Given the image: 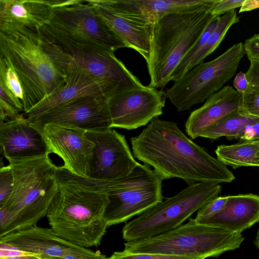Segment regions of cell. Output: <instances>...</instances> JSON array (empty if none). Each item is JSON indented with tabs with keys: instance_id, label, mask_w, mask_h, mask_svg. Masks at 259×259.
I'll return each instance as SVG.
<instances>
[{
	"instance_id": "7",
	"label": "cell",
	"mask_w": 259,
	"mask_h": 259,
	"mask_svg": "<svg viewBox=\"0 0 259 259\" xmlns=\"http://www.w3.org/2000/svg\"><path fill=\"white\" fill-rule=\"evenodd\" d=\"M243 240L241 233L200 224L190 218L187 223L169 232L126 241L123 250L130 253L163 254L205 259L235 250Z\"/></svg>"
},
{
	"instance_id": "2",
	"label": "cell",
	"mask_w": 259,
	"mask_h": 259,
	"mask_svg": "<svg viewBox=\"0 0 259 259\" xmlns=\"http://www.w3.org/2000/svg\"><path fill=\"white\" fill-rule=\"evenodd\" d=\"M0 56L13 67L24 92L25 114L67 82L73 58L38 30L0 32Z\"/></svg>"
},
{
	"instance_id": "9",
	"label": "cell",
	"mask_w": 259,
	"mask_h": 259,
	"mask_svg": "<svg viewBox=\"0 0 259 259\" xmlns=\"http://www.w3.org/2000/svg\"><path fill=\"white\" fill-rule=\"evenodd\" d=\"M100 181L108 200L104 213L108 227L125 222L163 200L162 180L145 163H139L125 177Z\"/></svg>"
},
{
	"instance_id": "6",
	"label": "cell",
	"mask_w": 259,
	"mask_h": 259,
	"mask_svg": "<svg viewBox=\"0 0 259 259\" xmlns=\"http://www.w3.org/2000/svg\"><path fill=\"white\" fill-rule=\"evenodd\" d=\"M38 30L68 54L74 51L114 53L127 48L87 0L55 1L49 20Z\"/></svg>"
},
{
	"instance_id": "16",
	"label": "cell",
	"mask_w": 259,
	"mask_h": 259,
	"mask_svg": "<svg viewBox=\"0 0 259 259\" xmlns=\"http://www.w3.org/2000/svg\"><path fill=\"white\" fill-rule=\"evenodd\" d=\"M98 81L76 64L73 59L66 84L26 113L27 118L36 117L57 106L87 96L108 97L120 90Z\"/></svg>"
},
{
	"instance_id": "32",
	"label": "cell",
	"mask_w": 259,
	"mask_h": 259,
	"mask_svg": "<svg viewBox=\"0 0 259 259\" xmlns=\"http://www.w3.org/2000/svg\"><path fill=\"white\" fill-rule=\"evenodd\" d=\"M227 201L228 196H218L198 210L195 220L199 222L219 212L225 207Z\"/></svg>"
},
{
	"instance_id": "11",
	"label": "cell",
	"mask_w": 259,
	"mask_h": 259,
	"mask_svg": "<svg viewBox=\"0 0 259 259\" xmlns=\"http://www.w3.org/2000/svg\"><path fill=\"white\" fill-rule=\"evenodd\" d=\"M166 98V92L149 85L114 92L107 100L112 128L145 125L162 114Z\"/></svg>"
},
{
	"instance_id": "19",
	"label": "cell",
	"mask_w": 259,
	"mask_h": 259,
	"mask_svg": "<svg viewBox=\"0 0 259 259\" xmlns=\"http://www.w3.org/2000/svg\"><path fill=\"white\" fill-rule=\"evenodd\" d=\"M109 29L126 46L148 59L153 23L133 19L118 12L106 0H87Z\"/></svg>"
},
{
	"instance_id": "26",
	"label": "cell",
	"mask_w": 259,
	"mask_h": 259,
	"mask_svg": "<svg viewBox=\"0 0 259 259\" xmlns=\"http://www.w3.org/2000/svg\"><path fill=\"white\" fill-rule=\"evenodd\" d=\"M258 150L257 141H241L231 145L219 146L215 152L217 158L225 165L237 168L242 166H254L255 158Z\"/></svg>"
},
{
	"instance_id": "1",
	"label": "cell",
	"mask_w": 259,
	"mask_h": 259,
	"mask_svg": "<svg viewBox=\"0 0 259 259\" xmlns=\"http://www.w3.org/2000/svg\"><path fill=\"white\" fill-rule=\"evenodd\" d=\"M131 142L134 156L152 166L162 181L178 178L190 185L235 179L226 165L189 139L174 122L156 117Z\"/></svg>"
},
{
	"instance_id": "27",
	"label": "cell",
	"mask_w": 259,
	"mask_h": 259,
	"mask_svg": "<svg viewBox=\"0 0 259 259\" xmlns=\"http://www.w3.org/2000/svg\"><path fill=\"white\" fill-rule=\"evenodd\" d=\"M0 81L23 105L24 92L21 82L11 64L2 56H0Z\"/></svg>"
},
{
	"instance_id": "13",
	"label": "cell",
	"mask_w": 259,
	"mask_h": 259,
	"mask_svg": "<svg viewBox=\"0 0 259 259\" xmlns=\"http://www.w3.org/2000/svg\"><path fill=\"white\" fill-rule=\"evenodd\" d=\"M108 97H83L27 119L32 124L53 123L72 126L87 132L104 131L112 128Z\"/></svg>"
},
{
	"instance_id": "17",
	"label": "cell",
	"mask_w": 259,
	"mask_h": 259,
	"mask_svg": "<svg viewBox=\"0 0 259 259\" xmlns=\"http://www.w3.org/2000/svg\"><path fill=\"white\" fill-rule=\"evenodd\" d=\"M0 145L1 151L7 160L27 159L48 154L41 134L22 115L0 123Z\"/></svg>"
},
{
	"instance_id": "30",
	"label": "cell",
	"mask_w": 259,
	"mask_h": 259,
	"mask_svg": "<svg viewBox=\"0 0 259 259\" xmlns=\"http://www.w3.org/2000/svg\"><path fill=\"white\" fill-rule=\"evenodd\" d=\"M14 178L12 169L9 164L0 168V206L10 199L13 190Z\"/></svg>"
},
{
	"instance_id": "44",
	"label": "cell",
	"mask_w": 259,
	"mask_h": 259,
	"mask_svg": "<svg viewBox=\"0 0 259 259\" xmlns=\"http://www.w3.org/2000/svg\"><path fill=\"white\" fill-rule=\"evenodd\" d=\"M104 259H111L110 257H106Z\"/></svg>"
},
{
	"instance_id": "21",
	"label": "cell",
	"mask_w": 259,
	"mask_h": 259,
	"mask_svg": "<svg viewBox=\"0 0 259 259\" xmlns=\"http://www.w3.org/2000/svg\"><path fill=\"white\" fill-rule=\"evenodd\" d=\"M213 0H106L113 9L134 20L153 23L171 13L198 10Z\"/></svg>"
},
{
	"instance_id": "25",
	"label": "cell",
	"mask_w": 259,
	"mask_h": 259,
	"mask_svg": "<svg viewBox=\"0 0 259 259\" xmlns=\"http://www.w3.org/2000/svg\"><path fill=\"white\" fill-rule=\"evenodd\" d=\"M239 22V17L237 16L235 10L227 12L222 16H219L217 26L208 40L181 70L177 80L195 66L203 63L205 58L218 48L231 27Z\"/></svg>"
},
{
	"instance_id": "40",
	"label": "cell",
	"mask_w": 259,
	"mask_h": 259,
	"mask_svg": "<svg viewBox=\"0 0 259 259\" xmlns=\"http://www.w3.org/2000/svg\"><path fill=\"white\" fill-rule=\"evenodd\" d=\"M41 259H85L79 256L73 255H67L62 256H51Z\"/></svg>"
},
{
	"instance_id": "15",
	"label": "cell",
	"mask_w": 259,
	"mask_h": 259,
	"mask_svg": "<svg viewBox=\"0 0 259 259\" xmlns=\"http://www.w3.org/2000/svg\"><path fill=\"white\" fill-rule=\"evenodd\" d=\"M0 243L35 254L41 259L67 255L85 259H104L107 257L99 250L94 252L61 238L51 228L39 227L36 225L0 237Z\"/></svg>"
},
{
	"instance_id": "10",
	"label": "cell",
	"mask_w": 259,
	"mask_h": 259,
	"mask_svg": "<svg viewBox=\"0 0 259 259\" xmlns=\"http://www.w3.org/2000/svg\"><path fill=\"white\" fill-rule=\"evenodd\" d=\"M245 54L242 42L233 45L215 59L195 66L175 81L166 90V97L180 112L202 103L234 76Z\"/></svg>"
},
{
	"instance_id": "18",
	"label": "cell",
	"mask_w": 259,
	"mask_h": 259,
	"mask_svg": "<svg viewBox=\"0 0 259 259\" xmlns=\"http://www.w3.org/2000/svg\"><path fill=\"white\" fill-rule=\"evenodd\" d=\"M73 61L95 79L119 89L143 87L140 80L114 55L107 51H74Z\"/></svg>"
},
{
	"instance_id": "29",
	"label": "cell",
	"mask_w": 259,
	"mask_h": 259,
	"mask_svg": "<svg viewBox=\"0 0 259 259\" xmlns=\"http://www.w3.org/2000/svg\"><path fill=\"white\" fill-rule=\"evenodd\" d=\"M239 111L244 114L259 118V91L248 87L242 93Z\"/></svg>"
},
{
	"instance_id": "12",
	"label": "cell",
	"mask_w": 259,
	"mask_h": 259,
	"mask_svg": "<svg viewBox=\"0 0 259 259\" xmlns=\"http://www.w3.org/2000/svg\"><path fill=\"white\" fill-rule=\"evenodd\" d=\"M30 124L41 134L49 154L59 156L63 166L72 173L90 177L94 144L87 137V131L70 125Z\"/></svg>"
},
{
	"instance_id": "35",
	"label": "cell",
	"mask_w": 259,
	"mask_h": 259,
	"mask_svg": "<svg viewBox=\"0 0 259 259\" xmlns=\"http://www.w3.org/2000/svg\"><path fill=\"white\" fill-rule=\"evenodd\" d=\"M250 61V66L245 73L248 87L259 91V60L252 59Z\"/></svg>"
},
{
	"instance_id": "24",
	"label": "cell",
	"mask_w": 259,
	"mask_h": 259,
	"mask_svg": "<svg viewBox=\"0 0 259 259\" xmlns=\"http://www.w3.org/2000/svg\"><path fill=\"white\" fill-rule=\"evenodd\" d=\"M259 121V118L241 113H232L203 130L199 137L217 139L225 137L228 139L242 137L247 126Z\"/></svg>"
},
{
	"instance_id": "5",
	"label": "cell",
	"mask_w": 259,
	"mask_h": 259,
	"mask_svg": "<svg viewBox=\"0 0 259 259\" xmlns=\"http://www.w3.org/2000/svg\"><path fill=\"white\" fill-rule=\"evenodd\" d=\"M216 1L194 11L166 15L153 23L146 61L149 87L163 89L170 81L179 63L218 17L210 12Z\"/></svg>"
},
{
	"instance_id": "33",
	"label": "cell",
	"mask_w": 259,
	"mask_h": 259,
	"mask_svg": "<svg viewBox=\"0 0 259 259\" xmlns=\"http://www.w3.org/2000/svg\"><path fill=\"white\" fill-rule=\"evenodd\" d=\"M244 0H217L211 9V13L220 16L228 12L241 7Z\"/></svg>"
},
{
	"instance_id": "20",
	"label": "cell",
	"mask_w": 259,
	"mask_h": 259,
	"mask_svg": "<svg viewBox=\"0 0 259 259\" xmlns=\"http://www.w3.org/2000/svg\"><path fill=\"white\" fill-rule=\"evenodd\" d=\"M55 1L0 0V32L38 30L49 19Z\"/></svg>"
},
{
	"instance_id": "22",
	"label": "cell",
	"mask_w": 259,
	"mask_h": 259,
	"mask_svg": "<svg viewBox=\"0 0 259 259\" xmlns=\"http://www.w3.org/2000/svg\"><path fill=\"white\" fill-rule=\"evenodd\" d=\"M242 94L226 85L210 96L205 103L192 111L185 123L187 134L192 139L200 133L226 116L239 111Z\"/></svg>"
},
{
	"instance_id": "14",
	"label": "cell",
	"mask_w": 259,
	"mask_h": 259,
	"mask_svg": "<svg viewBox=\"0 0 259 259\" xmlns=\"http://www.w3.org/2000/svg\"><path fill=\"white\" fill-rule=\"evenodd\" d=\"M94 144V152L90 177L110 181L128 175L139 163L134 159L125 136L109 128L99 132H87Z\"/></svg>"
},
{
	"instance_id": "38",
	"label": "cell",
	"mask_w": 259,
	"mask_h": 259,
	"mask_svg": "<svg viewBox=\"0 0 259 259\" xmlns=\"http://www.w3.org/2000/svg\"><path fill=\"white\" fill-rule=\"evenodd\" d=\"M233 85L237 91L241 94L244 93L248 85L245 73L240 71L234 80Z\"/></svg>"
},
{
	"instance_id": "3",
	"label": "cell",
	"mask_w": 259,
	"mask_h": 259,
	"mask_svg": "<svg viewBox=\"0 0 259 259\" xmlns=\"http://www.w3.org/2000/svg\"><path fill=\"white\" fill-rule=\"evenodd\" d=\"M58 187L47 217L54 233L79 246H98L108 227L104 213L108 200L100 181L57 166Z\"/></svg>"
},
{
	"instance_id": "28",
	"label": "cell",
	"mask_w": 259,
	"mask_h": 259,
	"mask_svg": "<svg viewBox=\"0 0 259 259\" xmlns=\"http://www.w3.org/2000/svg\"><path fill=\"white\" fill-rule=\"evenodd\" d=\"M216 17L207 26L201 37L197 41L194 46L189 51L182 59L175 69L172 72L170 76V81L177 80V77L183 69V68L188 63V62L194 57V56L200 51L208 40L211 34L215 28L218 21V17Z\"/></svg>"
},
{
	"instance_id": "31",
	"label": "cell",
	"mask_w": 259,
	"mask_h": 259,
	"mask_svg": "<svg viewBox=\"0 0 259 259\" xmlns=\"http://www.w3.org/2000/svg\"><path fill=\"white\" fill-rule=\"evenodd\" d=\"M111 259H200L192 256H179L163 254L130 253L123 250L114 252Z\"/></svg>"
},
{
	"instance_id": "41",
	"label": "cell",
	"mask_w": 259,
	"mask_h": 259,
	"mask_svg": "<svg viewBox=\"0 0 259 259\" xmlns=\"http://www.w3.org/2000/svg\"><path fill=\"white\" fill-rule=\"evenodd\" d=\"M255 141H257L259 142V139L257 140H255ZM254 166H259V150L256 155L255 161H254Z\"/></svg>"
},
{
	"instance_id": "34",
	"label": "cell",
	"mask_w": 259,
	"mask_h": 259,
	"mask_svg": "<svg viewBox=\"0 0 259 259\" xmlns=\"http://www.w3.org/2000/svg\"><path fill=\"white\" fill-rule=\"evenodd\" d=\"M32 255H35L22 251L8 244L0 243L1 259H25Z\"/></svg>"
},
{
	"instance_id": "8",
	"label": "cell",
	"mask_w": 259,
	"mask_h": 259,
	"mask_svg": "<svg viewBox=\"0 0 259 259\" xmlns=\"http://www.w3.org/2000/svg\"><path fill=\"white\" fill-rule=\"evenodd\" d=\"M219 184L198 183L139 214L123 227L122 237L130 241L153 237L181 226L197 210L218 196Z\"/></svg>"
},
{
	"instance_id": "4",
	"label": "cell",
	"mask_w": 259,
	"mask_h": 259,
	"mask_svg": "<svg viewBox=\"0 0 259 259\" xmlns=\"http://www.w3.org/2000/svg\"><path fill=\"white\" fill-rule=\"evenodd\" d=\"M8 160L14 187L10 199L0 206V237L36 225L47 215L58 187L57 166L49 154Z\"/></svg>"
},
{
	"instance_id": "36",
	"label": "cell",
	"mask_w": 259,
	"mask_h": 259,
	"mask_svg": "<svg viewBox=\"0 0 259 259\" xmlns=\"http://www.w3.org/2000/svg\"><path fill=\"white\" fill-rule=\"evenodd\" d=\"M245 54L249 60H259V34H255L244 44Z\"/></svg>"
},
{
	"instance_id": "42",
	"label": "cell",
	"mask_w": 259,
	"mask_h": 259,
	"mask_svg": "<svg viewBox=\"0 0 259 259\" xmlns=\"http://www.w3.org/2000/svg\"><path fill=\"white\" fill-rule=\"evenodd\" d=\"M258 225H259V221L258 222ZM254 244L256 245L257 248L259 249V228L256 234L255 240L254 242Z\"/></svg>"
},
{
	"instance_id": "37",
	"label": "cell",
	"mask_w": 259,
	"mask_h": 259,
	"mask_svg": "<svg viewBox=\"0 0 259 259\" xmlns=\"http://www.w3.org/2000/svg\"><path fill=\"white\" fill-rule=\"evenodd\" d=\"M259 139V121L249 125L246 128L241 141H255Z\"/></svg>"
},
{
	"instance_id": "39",
	"label": "cell",
	"mask_w": 259,
	"mask_h": 259,
	"mask_svg": "<svg viewBox=\"0 0 259 259\" xmlns=\"http://www.w3.org/2000/svg\"><path fill=\"white\" fill-rule=\"evenodd\" d=\"M259 8V0H244L239 13L251 11Z\"/></svg>"
},
{
	"instance_id": "23",
	"label": "cell",
	"mask_w": 259,
	"mask_h": 259,
	"mask_svg": "<svg viewBox=\"0 0 259 259\" xmlns=\"http://www.w3.org/2000/svg\"><path fill=\"white\" fill-rule=\"evenodd\" d=\"M259 221V196L253 194L228 196L219 212L198 223L241 233Z\"/></svg>"
},
{
	"instance_id": "43",
	"label": "cell",
	"mask_w": 259,
	"mask_h": 259,
	"mask_svg": "<svg viewBox=\"0 0 259 259\" xmlns=\"http://www.w3.org/2000/svg\"><path fill=\"white\" fill-rule=\"evenodd\" d=\"M1 259V258H0ZM25 259H41L36 255H32Z\"/></svg>"
}]
</instances>
